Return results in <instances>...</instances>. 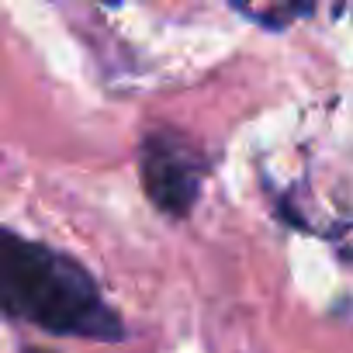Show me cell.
I'll list each match as a JSON object with an SVG mask.
<instances>
[{
  "label": "cell",
  "mask_w": 353,
  "mask_h": 353,
  "mask_svg": "<svg viewBox=\"0 0 353 353\" xmlns=\"http://www.w3.org/2000/svg\"><path fill=\"white\" fill-rule=\"evenodd\" d=\"M0 305L11 319H25L56 336L94 343L125 339V322L104 301L83 263L14 229L0 236Z\"/></svg>",
  "instance_id": "6da1fadb"
},
{
  "label": "cell",
  "mask_w": 353,
  "mask_h": 353,
  "mask_svg": "<svg viewBox=\"0 0 353 353\" xmlns=\"http://www.w3.org/2000/svg\"><path fill=\"white\" fill-rule=\"evenodd\" d=\"M139 176L156 212L188 219L201 198L208 159L188 135L173 128H152L139 142Z\"/></svg>",
  "instance_id": "7a4b0ae2"
},
{
  "label": "cell",
  "mask_w": 353,
  "mask_h": 353,
  "mask_svg": "<svg viewBox=\"0 0 353 353\" xmlns=\"http://www.w3.org/2000/svg\"><path fill=\"white\" fill-rule=\"evenodd\" d=\"M232 11H239L243 18H250V21H256V25L270 28V32L288 28V21H291V18L312 14V8H308V4H284V8H267V11H256V8H239V4H236Z\"/></svg>",
  "instance_id": "3957f363"
},
{
  "label": "cell",
  "mask_w": 353,
  "mask_h": 353,
  "mask_svg": "<svg viewBox=\"0 0 353 353\" xmlns=\"http://www.w3.org/2000/svg\"><path fill=\"white\" fill-rule=\"evenodd\" d=\"M343 256H346V260H350V263H353V253H343Z\"/></svg>",
  "instance_id": "277c9868"
},
{
  "label": "cell",
  "mask_w": 353,
  "mask_h": 353,
  "mask_svg": "<svg viewBox=\"0 0 353 353\" xmlns=\"http://www.w3.org/2000/svg\"><path fill=\"white\" fill-rule=\"evenodd\" d=\"M25 353H46V350H25Z\"/></svg>",
  "instance_id": "5b68a950"
}]
</instances>
